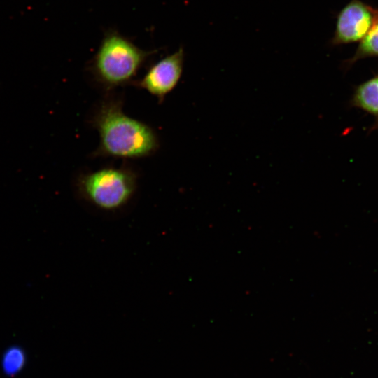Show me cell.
Segmentation results:
<instances>
[{"label": "cell", "instance_id": "cell-5", "mask_svg": "<svg viewBox=\"0 0 378 378\" xmlns=\"http://www.w3.org/2000/svg\"><path fill=\"white\" fill-rule=\"evenodd\" d=\"M184 50L180 47L174 52L153 64L141 78L132 84L155 97L159 103L177 85L183 72Z\"/></svg>", "mask_w": 378, "mask_h": 378}, {"label": "cell", "instance_id": "cell-7", "mask_svg": "<svg viewBox=\"0 0 378 378\" xmlns=\"http://www.w3.org/2000/svg\"><path fill=\"white\" fill-rule=\"evenodd\" d=\"M368 57H378V24L360 41L354 55L345 62V68Z\"/></svg>", "mask_w": 378, "mask_h": 378}, {"label": "cell", "instance_id": "cell-3", "mask_svg": "<svg viewBox=\"0 0 378 378\" xmlns=\"http://www.w3.org/2000/svg\"><path fill=\"white\" fill-rule=\"evenodd\" d=\"M136 173L127 167H104L78 178L82 195L97 207L113 210L125 205L135 192Z\"/></svg>", "mask_w": 378, "mask_h": 378}, {"label": "cell", "instance_id": "cell-8", "mask_svg": "<svg viewBox=\"0 0 378 378\" xmlns=\"http://www.w3.org/2000/svg\"><path fill=\"white\" fill-rule=\"evenodd\" d=\"M25 354L23 350L16 346L7 349L2 357V369L9 376L19 373L25 363Z\"/></svg>", "mask_w": 378, "mask_h": 378}, {"label": "cell", "instance_id": "cell-2", "mask_svg": "<svg viewBox=\"0 0 378 378\" xmlns=\"http://www.w3.org/2000/svg\"><path fill=\"white\" fill-rule=\"evenodd\" d=\"M156 50L140 48L114 29H108L94 55L89 70L94 79L107 90L132 84L143 65Z\"/></svg>", "mask_w": 378, "mask_h": 378}, {"label": "cell", "instance_id": "cell-6", "mask_svg": "<svg viewBox=\"0 0 378 378\" xmlns=\"http://www.w3.org/2000/svg\"><path fill=\"white\" fill-rule=\"evenodd\" d=\"M350 104L374 118L371 130L378 129V74L356 87Z\"/></svg>", "mask_w": 378, "mask_h": 378}, {"label": "cell", "instance_id": "cell-1", "mask_svg": "<svg viewBox=\"0 0 378 378\" xmlns=\"http://www.w3.org/2000/svg\"><path fill=\"white\" fill-rule=\"evenodd\" d=\"M91 123L99 137L97 155L138 159L153 155L159 148V139L153 128L126 115L118 99L102 101Z\"/></svg>", "mask_w": 378, "mask_h": 378}, {"label": "cell", "instance_id": "cell-4", "mask_svg": "<svg viewBox=\"0 0 378 378\" xmlns=\"http://www.w3.org/2000/svg\"><path fill=\"white\" fill-rule=\"evenodd\" d=\"M378 24V8L360 0H351L337 17L333 46L361 41Z\"/></svg>", "mask_w": 378, "mask_h": 378}]
</instances>
